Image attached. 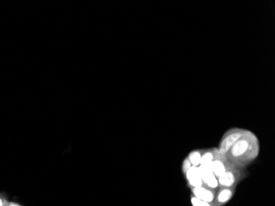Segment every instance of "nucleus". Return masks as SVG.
Here are the masks:
<instances>
[{"label": "nucleus", "mask_w": 275, "mask_h": 206, "mask_svg": "<svg viewBox=\"0 0 275 206\" xmlns=\"http://www.w3.org/2000/svg\"><path fill=\"white\" fill-rule=\"evenodd\" d=\"M260 153L259 138L254 132L246 129L228 153L224 155L232 166L238 168H246L258 159Z\"/></svg>", "instance_id": "f257e3e1"}, {"label": "nucleus", "mask_w": 275, "mask_h": 206, "mask_svg": "<svg viewBox=\"0 0 275 206\" xmlns=\"http://www.w3.org/2000/svg\"><path fill=\"white\" fill-rule=\"evenodd\" d=\"M249 176L246 168L232 167L222 174L218 178L219 188L223 187H237L238 184Z\"/></svg>", "instance_id": "f03ea898"}, {"label": "nucleus", "mask_w": 275, "mask_h": 206, "mask_svg": "<svg viewBox=\"0 0 275 206\" xmlns=\"http://www.w3.org/2000/svg\"><path fill=\"white\" fill-rule=\"evenodd\" d=\"M246 131V129L239 128V127H234L228 129L227 131L223 134L221 138L219 144H218V149L223 156H224L228 150L232 148L233 144L240 139V137L243 136Z\"/></svg>", "instance_id": "7ed1b4c3"}, {"label": "nucleus", "mask_w": 275, "mask_h": 206, "mask_svg": "<svg viewBox=\"0 0 275 206\" xmlns=\"http://www.w3.org/2000/svg\"><path fill=\"white\" fill-rule=\"evenodd\" d=\"M236 187H223L218 188L214 201L212 202V206H224L232 201L235 196Z\"/></svg>", "instance_id": "20e7f679"}, {"label": "nucleus", "mask_w": 275, "mask_h": 206, "mask_svg": "<svg viewBox=\"0 0 275 206\" xmlns=\"http://www.w3.org/2000/svg\"><path fill=\"white\" fill-rule=\"evenodd\" d=\"M191 195L196 198L208 202V203H212L215 199L218 189H210L205 187V186H201V187L191 189Z\"/></svg>", "instance_id": "39448f33"}, {"label": "nucleus", "mask_w": 275, "mask_h": 206, "mask_svg": "<svg viewBox=\"0 0 275 206\" xmlns=\"http://www.w3.org/2000/svg\"><path fill=\"white\" fill-rule=\"evenodd\" d=\"M232 167H233L232 164L223 155H221L211 165V171L213 172V175L218 178L222 174L224 173L226 171H228V169L232 168Z\"/></svg>", "instance_id": "423d86ee"}, {"label": "nucleus", "mask_w": 275, "mask_h": 206, "mask_svg": "<svg viewBox=\"0 0 275 206\" xmlns=\"http://www.w3.org/2000/svg\"><path fill=\"white\" fill-rule=\"evenodd\" d=\"M222 154L218 151V148H210V149H203V155L201 158L200 165L202 166H209L216 159L219 158Z\"/></svg>", "instance_id": "0eeeda50"}, {"label": "nucleus", "mask_w": 275, "mask_h": 206, "mask_svg": "<svg viewBox=\"0 0 275 206\" xmlns=\"http://www.w3.org/2000/svg\"><path fill=\"white\" fill-rule=\"evenodd\" d=\"M203 149H196L191 151L186 157L192 166H198L200 165L201 158L203 155Z\"/></svg>", "instance_id": "6e6552de"}, {"label": "nucleus", "mask_w": 275, "mask_h": 206, "mask_svg": "<svg viewBox=\"0 0 275 206\" xmlns=\"http://www.w3.org/2000/svg\"><path fill=\"white\" fill-rule=\"evenodd\" d=\"M203 186L208 187L210 189H218V178L213 175V172L208 174L207 176H203Z\"/></svg>", "instance_id": "1a4fd4ad"}, {"label": "nucleus", "mask_w": 275, "mask_h": 206, "mask_svg": "<svg viewBox=\"0 0 275 206\" xmlns=\"http://www.w3.org/2000/svg\"><path fill=\"white\" fill-rule=\"evenodd\" d=\"M186 182H187V186L190 189L203 186V180L199 176H195L192 178L188 179L186 180Z\"/></svg>", "instance_id": "9d476101"}, {"label": "nucleus", "mask_w": 275, "mask_h": 206, "mask_svg": "<svg viewBox=\"0 0 275 206\" xmlns=\"http://www.w3.org/2000/svg\"><path fill=\"white\" fill-rule=\"evenodd\" d=\"M184 176H185V178H186V180L192 178V177H195V176H199L198 166H191V167L187 170L186 173L184 174ZM199 177H200V176H199Z\"/></svg>", "instance_id": "9b49d317"}, {"label": "nucleus", "mask_w": 275, "mask_h": 206, "mask_svg": "<svg viewBox=\"0 0 275 206\" xmlns=\"http://www.w3.org/2000/svg\"><path fill=\"white\" fill-rule=\"evenodd\" d=\"M191 203L193 206H212V204L201 201V200L196 198L192 195H191Z\"/></svg>", "instance_id": "f8f14e48"}, {"label": "nucleus", "mask_w": 275, "mask_h": 206, "mask_svg": "<svg viewBox=\"0 0 275 206\" xmlns=\"http://www.w3.org/2000/svg\"><path fill=\"white\" fill-rule=\"evenodd\" d=\"M191 166H192V165H191V163L189 161L188 159L186 158V159H184L183 162H182V164H181V171H182L183 175L186 173L187 170H188Z\"/></svg>", "instance_id": "ddd939ff"}, {"label": "nucleus", "mask_w": 275, "mask_h": 206, "mask_svg": "<svg viewBox=\"0 0 275 206\" xmlns=\"http://www.w3.org/2000/svg\"><path fill=\"white\" fill-rule=\"evenodd\" d=\"M8 204L6 196L3 194H0V206H7Z\"/></svg>", "instance_id": "4468645a"}, {"label": "nucleus", "mask_w": 275, "mask_h": 206, "mask_svg": "<svg viewBox=\"0 0 275 206\" xmlns=\"http://www.w3.org/2000/svg\"><path fill=\"white\" fill-rule=\"evenodd\" d=\"M7 206H21L20 205L18 204L13 203V202H11V203H8Z\"/></svg>", "instance_id": "2eb2a0df"}]
</instances>
